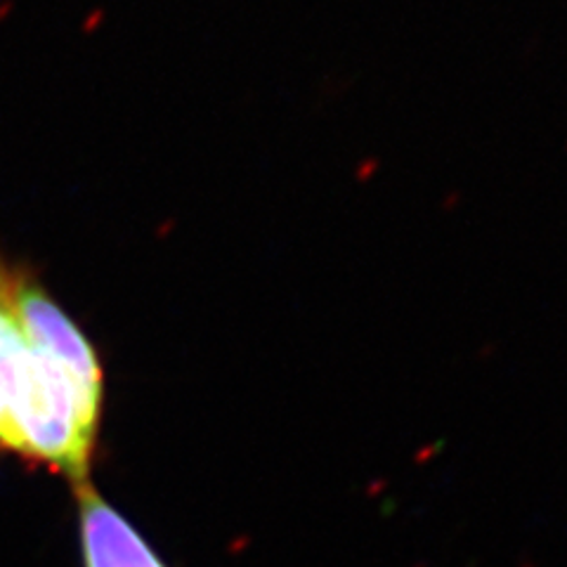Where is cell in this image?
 I'll return each instance as SVG.
<instances>
[{"label":"cell","instance_id":"cell-1","mask_svg":"<svg viewBox=\"0 0 567 567\" xmlns=\"http://www.w3.org/2000/svg\"><path fill=\"white\" fill-rule=\"evenodd\" d=\"M102 402L91 339L39 275L0 248V450L83 485Z\"/></svg>","mask_w":567,"mask_h":567},{"label":"cell","instance_id":"cell-2","mask_svg":"<svg viewBox=\"0 0 567 567\" xmlns=\"http://www.w3.org/2000/svg\"><path fill=\"white\" fill-rule=\"evenodd\" d=\"M83 567H166L154 548L91 483L76 485Z\"/></svg>","mask_w":567,"mask_h":567}]
</instances>
